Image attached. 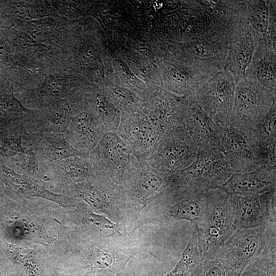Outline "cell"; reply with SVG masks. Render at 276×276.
I'll list each match as a JSON object with an SVG mask.
<instances>
[{
  "instance_id": "obj_1",
  "label": "cell",
  "mask_w": 276,
  "mask_h": 276,
  "mask_svg": "<svg viewBox=\"0 0 276 276\" xmlns=\"http://www.w3.org/2000/svg\"><path fill=\"white\" fill-rule=\"evenodd\" d=\"M160 71L164 90L178 97H191L221 70L211 62L169 51Z\"/></svg>"
},
{
  "instance_id": "obj_2",
  "label": "cell",
  "mask_w": 276,
  "mask_h": 276,
  "mask_svg": "<svg viewBox=\"0 0 276 276\" xmlns=\"http://www.w3.org/2000/svg\"><path fill=\"white\" fill-rule=\"evenodd\" d=\"M215 189L168 186L153 201L157 211L156 219L162 223L186 220L195 228L204 217Z\"/></svg>"
},
{
  "instance_id": "obj_3",
  "label": "cell",
  "mask_w": 276,
  "mask_h": 276,
  "mask_svg": "<svg viewBox=\"0 0 276 276\" xmlns=\"http://www.w3.org/2000/svg\"><path fill=\"white\" fill-rule=\"evenodd\" d=\"M203 260H215L220 246L236 231L228 194L216 189L206 214L195 227Z\"/></svg>"
},
{
  "instance_id": "obj_4",
  "label": "cell",
  "mask_w": 276,
  "mask_h": 276,
  "mask_svg": "<svg viewBox=\"0 0 276 276\" xmlns=\"http://www.w3.org/2000/svg\"><path fill=\"white\" fill-rule=\"evenodd\" d=\"M274 100L276 95L245 78L240 79L235 84L229 124L251 137Z\"/></svg>"
},
{
  "instance_id": "obj_5",
  "label": "cell",
  "mask_w": 276,
  "mask_h": 276,
  "mask_svg": "<svg viewBox=\"0 0 276 276\" xmlns=\"http://www.w3.org/2000/svg\"><path fill=\"white\" fill-rule=\"evenodd\" d=\"M233 174L224 155L198 151L191 165L166 175L168 186L210 190L220 188Z\"/></svg>"
},
{
  "instance_id": "obj_6",
  "label": "cell",
  "mask_w": 276,
  "mask_h": 276,
  "mask_svg": "<svg viewBox=\"0 0 276 276\" xmlns=\"http://www.w3.org/2000/svg\"><path fill=\"white\" fill-rule=\"evenodd\" d=\"M263 35L246 19L243 1H238L234 11L225 58L224 68L233 76L235 83L244 78L256 47Z\"/></svg>"
},
{
  "instance_id": "obj_7",
  "label": "cell",
  "mask_w": 276,
  "mask_h": 276,
  "mask_svg": "<svg viewBox=\"0 0 276 276\" xmlns=\"http://www.w3.org/2000/svg\"><path fill=\"white\" fill-rule=\"evenodd\" d=\"M266 238L265 225L236 229L219 248L215 260L223 265L226 276H240L258 260Z\"/></svg>"
},
{
  "instance_id": "obj_8",
  "label": "cell",
  "mask_w": 276,
  "mask_h": 276,
  "mask_svg": "<svg viewBox=\"0 0 276 276\" xmlns=\"http://www.w3.org/2000/svg\"><path fill=\"white\" fill-rule=\"evenodd\" d=\"M197 152L192 137L181 126L163 134L146 160L155 171L168 175L191 165Z\"/></svg>"
},
{
  "instance_id": "obj_9",
  "label": "cell",
  "mask_w": 276,
  "mask_h": 276,
  "mask_svg": "<svg viewBox=\"0 0 276 276\" xmlns=\"http://www.w3.org/2000/svg\"><path fill=\"white\" fill-rule=\"evenodd\" d=\"M121 186L128 202L143 208L153 202L168 184L166 175L152 168L146 160L131 155Z\"/></svg>"
},
{
  "instance_id": "obj_10",
  "label": "cell",
  "mask_w": 276,
  "mask_h": 276,
  "mask_svg": "<svg viewBox=\"0 0 276 276\" xmlns=\"http://www.w3.org/2000/svg\"><path fill=\"white\" fill-rule=\"evenodd\" d=\"M235 84L233 75L224 68L192 97L216 124L225 126L229 124Z\"/></svg>"
},
{
  "instance_id": "obj_11",
  "label": "cell",
  "mask_w": 276,
  "mask_h": 276,
  "mask_svg": "<svg viewBox=\"0 0 276 276\" xmlns=\"http://www.w3.org/2000/svg\"><path fill=\"white\" fill-rule=\"evenodd\" d=\"M131 151L117 132H106L88 155L94 170L121 186Z\"/></svg>"
},
{
  "instance_id": "obj_12",
  "label": "cell",
  "mask_w": 276,
  "mask_h": 276,
  "mask_svg": "<svg viewBox=\"0 0 276 276\" xmlns=\"http://www.w3.org/2000/svg\"><path fill=\"white\" fill-rule=\"evenodd\" d=\"M221 142L233 173H246L265 165L264 158L252 139L228 124L220 125Z\"/></svg>"
},
{
  "instance_id": "obj_13",
  "label": "cell",
  "mask_w": 276,
  "mask_h": 276,
  "mask_svg": "<svg viewBox=\"0 0 276 276\" xmlns=\"http://www.w3.org/2000/svg\"><path fill=\"white\" fill-rule=\"evenodd\" d=\"M68 189L92 208L109 215L128 202L122 186L95 171L87 179L70 186Z\"/></svg>"
},
{
  "instance_id": "obj_14",
  "label": "cell",
  "mask_w": 276,
  "mask_h": 276,
  "mask_svg": "<svg viewBox=\"0 0 276 276\" xmlns=\"http://www.w3.org/2000/svg\"><path fill=\"white\" fill-rule=\"evenodd\" d=\"M234 224L236 229L264 226L275 220V191L257 195H229Z\"/></svg>"
},
{
  "instance_id": "obj_15",
  "label": "cell",
  "mask_w": 276,
  "mask_h": 276,
  "mask_svg": "<svg viewBox=\"0 0 276 276\" xmlns=\"http://www.w3.org/2000/svg\"><path fill=\"white\" fill-rule=\"evenodd\" d=\"M189 102L190 97H178L160 90L152 96L151 101L149 100L142 107L141 112L162 136L174 128L183 126Z\"/></svg>"
},
{
  "instance_id": "obj_16",
  "label": "cell",
  "mask_w": 276,
  "mask_h": 276,
  "mask_svg": "<svg viewBox=\"0 0 276 276\" xmlns=\"http://www.w3.org/2000/svg\"><path fill=\"white\" fill-rule=\"evenodd\" d=\"M106 132L99 115L83 99L80 108L63 134L70 145L82 156L88 157L90 151Z\"/></svg>"
},
{
  "instance_id": "obj_17",
  "label": "cell",
  "mask_w": 276,
  "mask_h": 276,
  "mask_svg": "<svg viewBox=\"0 0 276 276\" xmlns=\"http://www.w3.org/2000/svg\"><path fill=\"white\" fill-rule=\"evenodd\" d=\"M117 132L129 147L132 155L146 160L162 136L140 111L123 113Z\"/></svg>"
},
{
  "instance_id": "obj_18",
  "label": "cell",
  "mask_w": 276,
  "mask_h": 276,
  "mask_svg": "<svg viewBox=\"0 0 276 276\" xmlns=\"http://www.w3.org/2000/svg\"><path fill=\"white\" fill-rule=\"evenodd\" d=\"M183 126L198 151L224 155L221 142L220 125L216 124L192 97L190 99Z\"/></svg>"
},
{
  "instance_id": "obj_19",
  "label": "cell",
  "mask_w": 276,
  "mask_h": 276,
  "mask_svg": "<svg viewBox=\"0 0 276 276\" xmlns=\"http://www.w3.org/2000/svg\"><path fill=\"white\" fill-rule=\"evenodd\" d=\"M80 95L79 92L36 109L29 132L63 133L81 106L82 99Z\"/></svg>"
},
{
  "instance_id": "obj_20",
  "label": "cell",
  "mask_w": 276,
  "mask_h": 276,
  "mask_svg": "<svg viewBox=\"0 0 276 276\" xmlns=\"http://www.w3.org/2000/svg\"><path fill=\"white\" fill-rule=\"evenodd\" d=\"M71 75L64 74H50L34 86L24 88L25 102L38 109L78 93Z\"/></svg>"
},
{
  "instance_id": "obj_21",
  "label": "cell",
  "mask_w": 276,
  "mask_h": 276,
  "mask_svg": "<svg viewBox=\"0 0 276 276\" xmlns=\"http://www.w3.org/2000/svg\"><path fill=\"white\" fill-rule=\"evenodd\" d=\"M275 42L262 37L257 44L244 78L276 95Z\"/></svg>"
},
{
  "instance_id": "obj_22",
  "label": "cell",
  "mask_w": 276,
  "mask_h": 276,
  "mask_svg": "<svg viewBox=\"0 0 276 276\" xmlns=\"http://www.w3.org/2000/svg\"><path fill=\"white\" fill-rule=\"evenodd\" d=\"M229 195H257L275 191L276 167L264 165L246 173H234L220 188Z\"/></svg>"
},
{
  "instance_id": "obj_23",
  "label": "cell",
  "mask_w": 276,
  "mask_h": 276,
  "mask_svg": "<svg viewBox=\"0 0 276 276\" xmlns=\"http://www.w3.org/2000/svg\"><path fill=\"white\" fill-rule=\"evenodd\" d=\"M0 178L6 186L15 193L43 198L63 207L71 206L73 201L68 197L54 193L44 183L32 176L20 175L7 167L0 160Z\"/></svg>"
},
{
  "instance_id": "obj_24",
  "label": "cell",
  "mask_w": 276,
  "mask_h": 276,
  "mask_svg": "<svg viewBox=\"0 0 276 276\" xmlns=\"http://www.w3.org/2000/svg\"><path fill=\"white\" fill-rule=\"evenodd\" d=\"M23 144L33 147L39 165L53 162L71 156H81L67 142L62 133L28 132L22 136Z\"/></svg>"
},
{
  "instance_id": "obj_25",
  "label": "cell",
  "mask_w": 276,
  "mask_h": 276,
  "mask_svg": "<svg viewBox=\"0 0 276 276\" xmlns=\"http://www.w3.org/2000/svg\"><path fill=\"white\" fill-rule=\"evenodd\" d=\"M55 180L70 186L89 178L94 170L88 157L71 156L47 164L39 165Z\"/></svg>"
},
{
  "instance_id": "obj_26",
  "label": "cell",
  "mask_w": 276,
  "mask_h": 276,
  "mask_svg": "<svg viewBox=\"0 0 276 276\" xmlns=\"http://www.w3.org/2000/svg\"><path fill=\"white\" fill-rule=\"evenodd\" d=\"M136 253L113 248H95L85 259L86 273L108 272L117 276H129L126 265Z\"/></svg>"
},
{
  "instance_id": "obj_27",
  "label": "cell",
  "mask_w": 276,
  "mask_h": 276,
  "mask_svg": "<svg viewBox=\"0 0 276 276\" xmlns=\"http://www.w3.org/2000/svg\"><path fill=\"white\" fill-rule=\"evenodd\" d=\"M276 101L274 100L264 121L258 128L251 139L262 153L265 165L275 166Z\"/></svg>"
},
{
  "instance_id": "obj_28",
  "label": "cell",
  "mask_w": 276,
  "mask_h": 276,
  "mask_svg": "<svg viewBox=\"0 0 276 276\" xmlns=\"http://www.w3.org/2000/svg\"><path fill=\"white\" fill-rule=\"evenodd\" d=\"M25 26L33 39L45 45L59 43L64 34V22L51 17L31 20Z\"/></svg>"
},
{
  "instance_id": "obj_29",
  "label": "cell",
  "mask_w": 276,
  "mask_h": 276,
  "mask_svg": "<svg viewBox=\"0 0 276 276\" xmlns=\"http://www.w3.org/2000/svg\"><path fill=\"white\" fill-rule=\"evenodd\" d=\"M268 221L265 225L266 235L264 247L258 260L250 265L255 273L262 272L267 276H276V223Z\"/></svg>"
},
{
  "instance_id": "obj_30",
  "label": "cell",
  "mask_w": 276,
  "mask_h": 276,
  "mask_svg": "<svg viewBox=\"0 0 276 276\" xmlns=\"http://www.w3.org/2000/svg\"><path fill=\"white\" fill-rule=\"evenodd\" d=\"M202 260V255L198 245L197 236L195 230L179 261L174 268L160 276H188L194 267Z\"/></svg>"
},
{
  "instance_id": "obj_31",
  "label": "cell",
  "mask_w": 276,
  "mask_h": 276,
  "mask_svg": "<svg viewBox=\"0 0 276 276\" xmlns=\"http://www.w3.org/2000/svg\"><path fill=\"white\" fill-rule=\"evenodd\" d=\"M269 1H244V12L247 22L263 36L265 34L269 23Z\"/></svg>"
},
{
  "instance_id": "obj_32",
  "label": "cell",
  "mask_w": 276,
  "mask_h": 276,
  "mask_svg": "<svg viewBox=\"0 0 276 276\" xmlns=\"http://www.w3.org/2000/svg\"><path fill=\"white\" fill-rule=\"evenodd\" d=\"M85 219L90 227L105 237L117 238L125 235V231L120 224L112 222L104 216L89 212Z\"/></svg>"
},
{
  "instance_id": "obj_33",
  "label": "cell",
  "mask_w": 276,
  "mask_h": 276,
  "mask_svg": "<svg viewBox=\"0 0 276 276\" xmlns=\"http://www.w3.org/2000/svg\"><path fill=\"white\" fill-rule=\"evenodd\" d=\"M23 151L17 155L16 164L24 174L32 176L39 170V162L33 147L23 144Z\"/></svg>"
},
{
  "instance_id": "obj_34",
  "label": "cell",
  "mask_w": 276,
  "mask_h": 276,
  "mask_svg": "<svg viewBox=\"0 0 276 276\" xmlns=\"http://www.w3.org/2000/svg\"><path fill=\"white\" fill-rule=\"evenodd\" d=\"M17 42L22 52L33 56H47L50 51L49 47H51L36 41L23 31L18 33Z\"/></svg>"
},
{
  "instance_id": "obj_35",
  "label": "cell",
  "mask_w": 276,
  "mask_h": 276,
  "mask_svg": "<svg viewBox=\"0 0 276 276\" xmlns=\"http://www.w3.org/2000/svg\"><path fill=\"white\" fill-rule=\"evenodd\" d=\"M188 276H226L223 265L217 260H202Z\"/></svg>"
},
{
  "instance_id": "obj_36",
  "label": "cell",
  "mask_w": 276,
  "mask_h": 276,
  "mask_svg": "<svg viewBox=\"0 0 276 276\" xmlns=\"http://www.w3.org/2000/svg\"><path fill=\"white\" fill-rule=\"evenodd\" d=\"M24 150L22 137L19 134L6 136L0 147L1 154L8 157L18 155Z\"/></svg>"
},
{
  "instance_id": "obj_37",
  "label": "cell",
  "mask_w": 276,
  "mask_h": 276,
  "mask_svg": "<svg viewBox=\"0 0 276 276\" xmlns=\"http://www.w3.org/2000/svg\"><path fill=\"white\" fill-rule=\"evenodd\" d=\"M33 6L25 2L17 4L15 6L16 15L22 19L30 20L39 17L40 13Z\"/></svg>"
},
{
  "instance_id": "obj_38",
  "label": "cell",
  "mask_w": 276,
  "mask_h": 276,
  "mask_svg": "<svg viewBox=\"0 0 276 276\" xmlns=\"http://www.w3.org/2000/svg\"><path fill=\"white\" fill-rule=\"evenodd\" d=\"M9 50L7 44L0 40V61L6 59L9 55Z\"/></svg>"
},
{
  "instance_id": "obj_39",
  "label": "cell",
  "mask_w": 276,
  "mask_h": 276,
  "mask_svg": "<svg viewBox=\"0 0 276 276\" xmlns=\"http://www.w3.org/2000/svg\"><path fill=\"white\" fill-rule=\"evenodd\" d=\"M252 276H267V275L262 272H257V273H255V274L253 275Z\"/></svg>"
}]
</instances>
